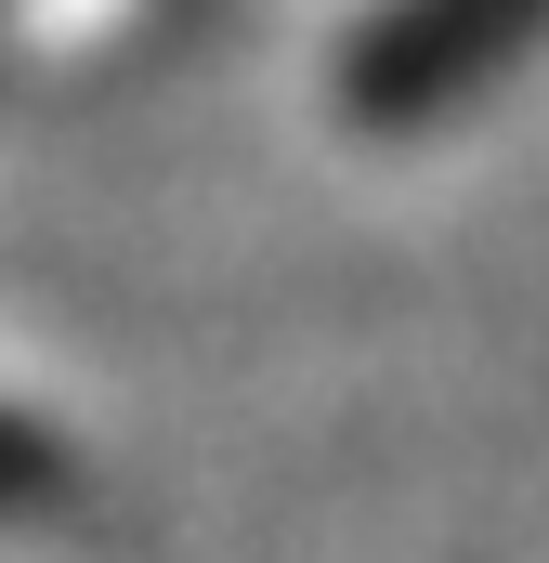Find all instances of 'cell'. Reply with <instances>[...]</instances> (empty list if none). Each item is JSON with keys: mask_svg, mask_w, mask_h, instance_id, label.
Listing matches in <instances>:
<instances>
[{"mask_svg": "<svg viewBox=\"0 0 549 563\" xmlns=\"http://www.w3.org/2000/svg\"><path fill=\"white\" fill-rule=\"evenodd\" d=\"M537 40H549V0H380L354 26L340 106L354 119H445L484 79H511Z\"/></svg>", "mask_w": 549, "mask_h": 563, "instance_id": "1", "label": "cell"}]
</instances>
